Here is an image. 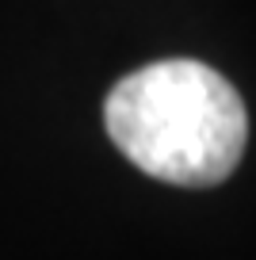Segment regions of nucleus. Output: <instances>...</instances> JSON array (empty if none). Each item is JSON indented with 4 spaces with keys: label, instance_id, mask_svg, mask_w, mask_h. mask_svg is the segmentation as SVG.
<instances>
[{
    "label": "nucleus",
    "instance_id": "f257e3e1",
    "mask_svg": "<svg viewBox=\"0 0 256 260\" xmlns=\"http://www.w3.org/2000/svg\"><path fill=\"white\" fill-rule=\"evenodd\" d=\"M104 122L126 161L180 187L222 184L248 142L237 88L191 57L153 61L122 77L104 104Z\"/></svg>",
    "mask_w": 256,
    "mask_h": 260
}]
</instances>
